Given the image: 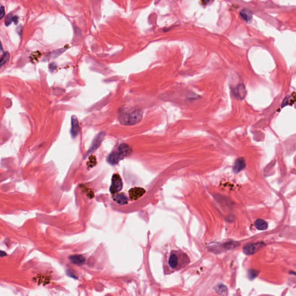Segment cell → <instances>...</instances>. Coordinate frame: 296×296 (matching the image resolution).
Masks as SVG:
<instances>
[{
	"label": "cell",
	"mask_w": 296,
	"mask_h": 296,
	"mask_svg": "<svg viewBox=\"0 0 296 296\" xmlns=\"http://www.w3.org/2000/svg\"><path fill=\"white\" fill-rule=\"evenodd\" d=\"M165 271L175 272L185 267L190 262L189 257L182 250H172L167 257Z\"/></svg>",
	"instance_id": "1"
},
{
	"label": "cell",
	"mask_w": 296,
	"mask_h": 296,
	"mask_svg": "<svg viewBox=\"0 0 296 296\" xmlns=\"http://www.w3.org/2000/svg\"><path fill=\"white\" fill-rule=\"evenodd\" d=\"M143 112L140 109H126L120 111L119 120L125 126H131L139 122L142 118Z\"/></svg>",
	"instance_id": "2"
},
{
	"label": "cell",
	"mask_w": 296,
	"mask_h": 296,
	"mask_svg": "<svg viewBox=\"0 0 296 296\" xmlns=\"http://www.w3.org/2000/svg\"><path fill=\"white\" fill-rule=\"evenodd\" d=\"M132 152L131 147L126 143L121 144L118 149L109 154L108 157V163L112 165L118 163L120 160L129 156Z\"/></svg>",
	"instance_id": "3"
},
{
	"label": "cell",
	"mask_w": 296,
	"mask_h": 296,
	"mask_svg": "<svg viewBox=\"0 0 296 296\" xmlns=\"http://www.w3.org/2000/svg\"><path fill=\"white\" fill-rule=\"evenodd\" d=\"M264 246V244L262 242L252 243L245 245L243 248L244 253L246 255H252L257 253Z\"/></svg>",
	"instance_id": "4"
},
{
	"label": "cell",
	"mask_w": 296,
	"mask_h": 296,
	"mask_svg": "<svg viewBox=\"0 0 296 296\" xmlns=\"http://www.w3.org/2000/svg\"><path fill=\"white\" fill-rule=\"evenodd\" d=\"M123 188V182L120 176L118 174H115L112 178V183L110 188V192L112 194L117 193Z\"/></svg>",
	"instance_id": "5"
},
{
	"label": "cell",
	"mask_w": 296,
	"mask_h": 296,
	"mask_svg": "<svg viewBox=\"0 0 296 296\" xmlns=\"http://www.w3.org/2000/svg\"><path fill=\"white\" fill-rule=\"evenodd\" d=\"M105 133L104 132H101L97 135L96 138H94V140L93 141L92 145L90 148H89V150L87 151L86 156H87L88 155L94 152L97 149L99 148V146L102 143L103 139L105 138Z\"/></svg>",
	"instance_id": "6"
},
{
	"label": "cell",
	"mask_w": 296,
	"mask_h": 296,
	"mask_svg": "<svg viewBox=\"0 0 296 296\" xmlns=\"http://www.w3.org/2000/svg\"><path fill=\"white\" fill-rule=\"evenodd\" d=\"M145 193V190L141 188H134L129 190L130 199L132 201H135L140 199Z\"/></svg>",
	"instance_id": "7"
},
{
	"label": "cell",
	"mask_w": 296,
	"mask_h": 296,
	"mask_svg": "<svg viewBox=\"0 0 296 296\" xmlns=\"http://www.w3.org/2000/svg\"><path fill=\"white\" fill-rule=\"evenodd\" d=\"M70 132L72 138H76L80 132V127L78 120L74 115H73L71 118V128Z\"/></svg>",
	"instance_id": "8"
},
{
	"label": "cell",
	"mask_w": 296,
	"mask_h": 296,
	"mask_svg": "<svg viewBox=\"0 0 296 296\" xmlns=\"http://www.w3.org/2000/svg\"><path fill=\"white\" fill-rule=\"evenodd\" d=\"M246 167L245 160L243 157H240L236 160L233 166V171L235 173H238Z\"/></svg>",
	"instance_id": "9"
},
{
	"label": "cell",
	"mask_w": 296,
	"mask_h": 296,
	"mask_svg": "<svg viewBox=\"0 0 296 296\" xmlns=\"http://www.w3.org/2000/svg\"><path fill=\"white\" fill-rule=\"evenodd\" d=\"M233 93L235 95V97L242 99L246 96V90L245 87L243 85H240L237 87H235L233 91Z\"/></svg>",
	"instance_id": "10"
},
{
	"label": "cell",
	"mask_w": 296,
	"mask_h": 296,
	"mask_svg": "<svg viewBox=\"0 0 296 296\" xmlns=\"http://www.w3.org/2000/svg\"><path fill=\"white\" fill-rule=\"evenodd\" d=\"M70 260L71 261L72 263L77 264V265H82L83 264V263L85 262V258L81 255H72L70 256L69 257Z\"/></svg>",
	"instance_id": "11"
},
{
	"label": "cell",
	"mask_w": 296,
	"mask_h": 296,
	"mask_svg": "<svg viewBox=\"0 0 296 296\" xmlns=\"http://www.w3.org/2000/svg\"><path fill=\"white\" fill-rule=\"evenodd\" d=\"M113 200L119 205H126L128 203V199L126 195L123 193L116 194L113 198Z\"/></svg>",
	"instance_id": "12"
},
{
	"label": "cell",
	"mask_w": 296,
	"mask_h": 296,
	"mask_svg": "<svg viewBox=\"0 0 296 296\" xmlns=\"http://www.w3.org/2000/svg\"><path fill=\"white\" fill-rule=\"evenodd\" d=\"M255 226L257 229L259 230H265L268 228V223L265 220L258 219L255 222Z\"/></svg>",
	"instance_id": "13"
},
{
	"label": "cell",
	"mask_w": 296,
	"mask_h": 296,
	"mask_svg": "<svg viewBox=\"0 0 296 296\" xmlns=\"http://www.w3.org/2000/svg\"><path fill=\"white\" fill-rule=\"evenodd\" d=\"M214 290L217 293L222 296H226L228 294V289L223 284H219L215 286Z\"/></svg>",
	"instance_id": "14"
},
{
	"label": "cell",
	"mask_w": 296,
	"mask_h": 296,
	"mask_svg": "<svg viewBox=\"0 0 296 296\" xmlns=\"http://www.w3.org/2000/svg\"><path fill=\"white\" fill-rule=\"evenodd\" d=\"M240 15L246 21H249L252 18V13L250 10H248L246 9H244L241 10L240 12Z\"/></svg>",
	"instance_id": "15"
},
{
	"label": "cell",
	"mask_w": 296,
	"mask_h": 296,
	"mask_svg": "<svg viewBox=\"0 0 296 296\" xmlns=\"http://www.w3.org/2000/svg\"><path fill=\"white\" fill-rule=\"evenodd\" d=\"M9 57H10L9 53L8 51L4 52L2 55V56H1V60H0V66H4L5 64H6V62L8 61Z\"/></svg>",
	"instance_id": "16"
},
{
	"label": "cell",
	"mask_w": 296,
	"mask_h": 296,
	"mask_svg": "<svg viewBox=\"0 0 296 296\" xmlns=\"http://www.w3.org/2000/svg\"><path fill=\"white\" fill-rule=\"evenodd\" d=\"M259 272L255 270H250L248 271V277L250 279H255L257 276L258 275Z\"/></svg>",
	"instance_id": "17"
},
{
	"label": "cell",
	"mask_w": 296,
	"mask_h": 296,
	"mask_svg": "<svg viewBox=\"0 0 296 296\" xmlns=\"http://www.w3.org/2000/svg\"><path fill=\"white\" fill-rule=\"evenodd\" d=\"M238 245H239V244L238 242L231 241V242H227L226 244H225V247L226 248L229 249L234 248Z\"/></svg>",
	"instance_id": "18"
},
{
	"label": "cell",
	"mask_w": 296,
	"mask_h": 296,
	"mask_svg": "<svg viewBox=\"0 0 296 296\" xmlns=\"http://www.w3.org/2000/svg\"><path fill=\"white\" fill-rule=\"evenodd\" d=\"M13 16L12 14H8L6 16L5 19V25L6 26H9L12 21H13Z\"/></svg>",
	"instance_id": "19"
},
{
	"label": "cell",
	"mask_w": 296,
	"mask_h": 296,
	"mask_svg": "<svg viewBox=\"0 0 296 296\" xmlns=\"http://www.w3.org/2000/svg\"><path fill=\"white\" fill-rule=\"evenodd\" d=\"M0 19H2L3 17L5 16V8L4 6L1 5V8H0Z\"/></svg>",
	"instance_id": "20"
},
{
	"label": "cell",
	"mask_w": 296,
	"mask_h": 296,
	"mask_svg": "<svg viewBox=\"0 0 296 296\" xmlns=\"http://www.w3.org/2000/svg\"><path fill=\"white\" fill-rule=\"evenodd\" d=\"M49 68H50L51 71H51H53V70H56V64H55V63H51V64H50Z\"/></svg>",
	"instance_id": "21"
},
{
	"label": "cell",
	"mask_w": 296,
	"mask_h": 296,
	"mask_svg": "<svg viewBox=\"0 0 296 296\" xmlns=\"http://www.w3.org/2000/svg\"><path fill=\"white\" fill-rule=\"evenodd\" d=\"M67 274H68V275L71 276V277L74 278H77V276L75 275L74 273L73 272H71V271L70 270H69V271L68 272V273H67Z\"/></svg>",
	"instance_id": "22"
},
{
	"label": "cell",
	"mask_w": 296,
	"mask_h": 296,
	"mask_svg": "<svg viewBox=\"0 0 296 296\" xmlns=\"http://www.w3.org/2000/svg\"><path fill=\"white\" fill-rule=\"evenodd\" d=\"M13 21H14V23L15 24H17V22H18V17L17 16H13Z\"/></svg>",
	"instance_id": "23"
},
{
	"label": "cell",
	"mask_w": 296,
	"mask_h": 296,
	"mask_svg": "<svg viewBox=\"0 0 296 296\" xmlns=\"http://www.w3.org/2000/svg\"><path fill=\"white\" fill-rule=\"evenodd\" d=\"M5 255H6V253L5 252H3V251H1V257H3V256H4Z\"/></svg>",
	"instance_id": "24"
},
{
	"label": "cell",
	"mask_w": 296,
	"mask_h": 296,
	"mask_svg": "<svg viewBox=\"0 0 296 296\" xmlns=\"http://www.w3.org/2000/svg\"><path fill=\"white\" fill-rule=\"evenodd\" d=\"M291 272V274H294V275H295L296 276V272H293V271H292V272Z\"/></svg>",
	"instance_id": "25"
}]
</instances>
